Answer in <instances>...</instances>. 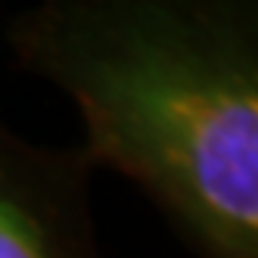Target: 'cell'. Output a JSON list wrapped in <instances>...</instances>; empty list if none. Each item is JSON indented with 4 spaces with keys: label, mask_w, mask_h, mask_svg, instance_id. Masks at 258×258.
<instances>
[{
    "label": "cell",
    "mask_w": 258,
    "mask_h": 258,
    "mask_svg": "<svg viewBox=\"0 0 258 258\" xmlns=\"http://www.w3.org/2000/svg\"><path fill=\"white\" fill-rule=\"evenodd\" d=\"M94 168L81 146H47L0 118V258H106Z\"/></svg>",
    "instance_id": "obj_2"
},
{
    "label": "cell",
    "mask_w": 258,
    "mask_h": 258,
    "mask_svg": "<svg viewBox=\"0 0 258 258\" xmlns=\"http://www.w3.org/2000/svg\"><path fill=\"white\" fill-rule=\"evenodd\" d=\"M16 66L78 106L90 168L127 177L199 258H258V4L44 0Z\"/></svg>",
    "instance_id": "obj_1"
}]
</instances>
